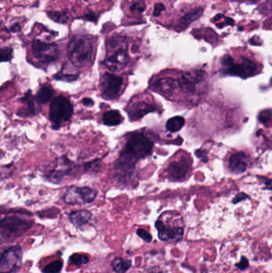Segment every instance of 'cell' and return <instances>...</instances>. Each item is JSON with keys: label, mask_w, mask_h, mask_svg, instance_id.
Listing matches in <instances>:
<instances>
[{"label": "cell", "mask_w": 272, "mask_h": 273, "mask_svg": "<svg viewBox=\"0 0 272 273\" xmlns=\"http://www.w3.org/2000/svg\"><path fill=\"white\" fill-rule=\"evenodd\" d=\"M153 145L149 138L141 134L132 135L128 140L119 159L115 164L116 175L125 179L133 174L136 162L150 155Z\"/></svg>", "instance_id": "obj_1"}, {"label": "cell", "mask_w": 272, "mask_h": 273, "mask_svg": "<svg viewBox=\"0 0 272 273\" xmlns=\"http://www.w3.org/2000/svg\"><path fill=\"white\" fill-rule=\"evenodd\" d=\"M68 57L74 66H86L92 61L93 43L89 36H76L70 40L67 46Z\"/></svg>", "instance_id": "obj_2"}, {"label": "cell", "mask_w": 272, "mask_h": 273, "mask_svg": "<svg viewBox=\"0 0 272 273\" xmlns=\"http://www.w3.org/2000/svg\"><path fill=\"white\" fill-rule=\"evenodd\" d=\"M32 222L24 218L10 216L0 220V234L6 238H17L27 231Z\"/></svg>", "instance_id": "obj_3"}, {"label": "cell", "mask_w": 272, "mask_h": 273, "mask_svg": "<svg viewBox=\"0 0 272 273\" xmlns=\"http://www.w3.org/2000/svg\"><path fill=\"white\" fill-rule=\"evenodd\" d=\"M222 63L226 74L239 76L243 78L254 75L257 71V65L249 58H242L241 62L234 63L233 58L227 55L223 58Z\"/></svg>", "instance_id": "obj_4"}, {"label": "cell", "mask_w": 272, "mask_h": 273, "mask_svg": "<svg viewBox=\"0 0 272 273\" xmlns=\"http://www.w3.org/2000/svg\"><path fill=\"white\" fill-rule=\"evenodd\" d=\"M74 108L67 98L59 96L52 101L50 106V119L53 123L60 125L73 115Z\"/></svg>", "instance_id": "obj_5"}, {"label": "cell", "mask_w": 272, "mask_h": 273, "mask_svg": "<svg viewBox=\"0 0 272 273\" xmlns=\"http://www.w3.org/2000/svg\"><path fill=\"white\" fill-rule=\"evenodd\" d=\"M34 58L42 63H50L58 59L59 50L56 44L47 43L40 40H34L31 44Z\"/></svg>", "instance_id": "obj_6"}, {"label": "cell", "mask_w": 272, "mask_h": 273, "mask_svg": "<svg viewBox=\"0 0 272 273\" xmlns=\"http://www.w3.org/2000/svg\"><path fill=\"white\" fill-rule=\"evenodd\" d=\"M97 196V192L89 187L68 188L64 194V201L69 205H81L93 202Z\"/></svg>", "instance_id": "obj_7"}, {"label": "cell", "mask_w": 272, "mask_h": 273, "mask_svg": "<svg viewBox=\"0 0 272 273\" xmlns=\"http://www.w3.org/2000/svg\"><path fill=\"white\" fill-rule=\"evenodd\" d=\"M22 258V248H10L0 256V273H11L19 267Z\"/></svg>", "instance_id": "obj_8"}, {"label": "cell", "mask_w": 272, "mask_h": 273, "mask_svg": "<svg viewBox=\"0 0 272 273\" xmlns=\"http://www.w3.org/2000/svg\"><path fill=\"white\" fill-rule=\"evenodd\" d=\"M123 83V78L106 73L101 80V95L105 99L117 98L121 93Z\"/></svg>", "instance_id": "obj_9"}, {"label": "cell", "mask_w": 272, "mask_h": 273, "mask_svg": "<svg viewBox=\"0 0 272 273\" xmlns=\"http://www.w3.org/2000/svg\"><path fill=\"white\" fill-rule=\"evenodd\" d=\"M127 44L124 43L117 50L107 56L104 60L103 65L108 70L112 72H118L123 70L129 62Z\"/></svg>", "instance_id": "obj_10"}, {"label": "cell", "mask_w": 272, "mask_h": 273, "mask_svg": "<svg viewBox=\"0 0 272 273\" xmlns=\"http://www.w3.org/2000/svg\"><path fill=\"white\" fill-rule=\"evenodd\" d=\"M205 79V72L202 70H194L183 74L178 80L179 89L188 94H193L197 90V86Z\"/></svg>", "instance_id": "obj_11"}, {"label": "cell", "mask_w": 272, "mask_h": 273, "mask_svg": "<svg viewBox=\"0 0 272 273\" xmlns=\"http://www.w3.org/2000/svg\"><path fill=\"white\" fill-rule=\"evenodd\" d=\"M155 226L158 230V238L162 242H178L182 239L184 235V229L182 227H169L165 226L161 221H157Z\"/></svg>", "instance_id": "obj_12"}, {"label": "cell", "mask_w": 272, "mask_h": 273, "mask_svg": "<svg viewBox=\"0 0 272 273\" xmlns=\"http://www.w3.org/2000/svg\"><path fill=\"white\" fill-rule=\"evenodd\" d=\"M151 87L153 90L158 92L160 94L170 97L179 89V82L178 80L174 78H161L153 82Z\"/></svg>", "instance_id": "obj_13"}, {"label": "cell", "mask_w": 272, "mask_h": 273, "mask_svg": "<svg viewBox=\"0 0 272 273\" xmlns=\"http://www.w3.org/2000/svg\"><path fill=\"white\" fill-rule=\"evenodd\" d=\"M189 171V162L185 158H181L171 162L168 167V174L172 180L180 181L185 178Z\"/></svg>", "instance_id": "obj_14"}, {"label": "cell", "mask_w": 272, "mask_h": 273, "mask_svg": "<svg viewBox=\"0 0 272 273\" xmlns=\"http://www.w3.org/2000/svg\"><path fill=\"white\" fill-rule=\"evenodd\" d=\"M157 110V108L153 104L148 103L145 101H140V102L133 103V105H130L127 109L128 114L129 118L133 121L141 119L143 118L144 116L155 112Z\"/></svg>", "instance_id": "obj_15"}, {"label": "cell", "mask_w": 272, "mask_h": 273, "mask_svg": "<svg viewBox=\"0 0 272 273\" xmlns=\"http://www.w3.org/2000/svg\"><path fill=\"white\" fill-rule=\"evenodd\" d=\"M73 165L74 164L70 162L66 157H62L59 163L61 170L56 168L55 170H53L50 175L48 176V180L53 183H60L65 178V176L70 175L71 174L72 170H74Z\"/></svg>", "instance_id": "obj_16"}, {"label": "cell", "mask_w": 272, "mask_h": 273, "mask_svg": "<svg viewBox=\"0 0 272 273\" xmlns=\"http://www.w3.org/2000/svg\"><path fill=\"white\" fill-rule=\"evenodd\" d=\"M248 166H249L248 157L243 152L236 153L229 158V168L233 174H241L245 173Z\"/></svg>", "instance_id": "obj_17"}, {"label": "cell", "mask_w": 272, "mask_h": 273, "mask_svg": "<svg viewBox=\"0 0 272 273\" xmlns=\"http://www.w3.org/2000/svg\"><path fill=\"white\" fill-rule=\"evenodd\" d=\"M70 221L72 224L77 227L81 228L90 222L92 218V214L87 210H78V211L72 212L69 216Z\"/></svg>", "instance_id": "obj_18"}, {"label": "cell", "mask_w": 272, "mask_h": 273, "mask_svg": "<svg viewBox=\"0 0 272 273\" xmlns=\"http://www.w3.org/2000/svg\"><path fill=\"white\" fill-rule=\"evenodd\" d=\"M123 118L118 110H109L104 114L103 122L106 126H117L121 124Z\"/></svg>", "instance_id": "obj_19"}, {"label": "cell", "mask_w": 272, "mask_h": 273, "mask_svg": "<svg viewBox=\"0 0 272 273\" xmlns=\"http://www.w3.org/2000/svg\"><path fill=\"white\" fill-rule=\"evenodd\" d=\"M30 92L29 91L28 93H26L23 98L21 99L22 102L26 104V107L24 108L23 110H22V111H20L19 113H18V115L26 117V116L34 115L37 113L35 106H34V99L32 98L31 94H30Z\"/></svg>", "instance_id": "obj_20"}, {"label": "cell", "mask_w": 272, "mask_h": 273, "mask_svg": "<svg viewBox=\"0 0 272 273\" xmlns=\"http://www.w3.org/2000/svg\"><path fill=\"white\" fill-rule=\"evenodd\" d=\"M54 95V90L50 86H43L40 88L36 94V101L39 104H46L50 102Z\"/></svg>", "instance_id": "obj_21"}, {"label": "cell", "mask_w": 272, "mask_h": 273, "mask_svg": "<svg viewBox=\"0 0 272 273\" xmlns=\"http://www.w3.org/2000/svg\"><path fill=\"white\" fill-rule=\"evenodd\" d=\"M132 262L121 258H115L112 262V269L117 273H125L131 268Z\"/></svg>", "instance_id": "obj_22"}, {"label": "cell", "mask_w": 272, "mask_h": 273, "mask_svg": "<svg viewBox=\"0 0 272 273\" xmlns=\"http://www.w3.org/2000/svg\"><path fill=\"white\" fill-rule=\"evenodd\" d=\"M185 118H182L181 116H177L173 117L168 120L166 123V129L171 133H176L182 129L183 126L185 125Z\"/></svg>", "instance_id": "obj_23"}, {"label": "cell", "mask_w": 272, "mask_h": 273, "mask_svg": "<svg viewBox=\"0 0 272 273\" xmlns=\"http://www.w3.org/2000/svg\"><path fill=\"white\" fill-rule=\"evenodd\" d=\"M202 12L203 10L201 8H197V9L193 10V11L189 12L180 20V22H181L180 25H181L183 26V29H184L187 26H189L191 22H193V21L197 19L201 15Z\"/></svg>", "instance_id": "obj_24"}, {"label": "cell", "mask_w": 272, "mask_h": 273, "mask_svg": "<svg viewBox=\"0 0 272 273\" xmlns=\"http://www.w3.org/2000/svg\"><path fill=\"white\" fill-rule=\"evenodd\" d=\"M47 15L58 23H66L69 20V14L66 12L49 11Z\"/></svg>", "instance_id": "obj_25"}, {"label": "cell", "mask_w": 272, "mask_h": 273, "mask_svg": "<svg viewBox=\"0 0 272 273\" xmlns=\"http://www.w3.org/2000/svg\"><path fill=\"white\" fill-rule=\"evenodd\" d=\"M63 263L61 261H55L45 266L42 270L43 273H58L62 270Z\"/></svg>", "instance_id": "obj_26"}, {"label": "cell", "mask_w": 272, "mask_h": 273, "mask_svg": "<svg viewBox=\"0 0 272 273\" xmlns=\"http://www.w3.org/2000/svg\"><path fill=\"white\" fill-rule=\"evenodd\" d=\"M70 261L76 266L80 267V266L89 263L90 259L87 256L84 255V254H74L70 257Z\"/></svg>", "instance_id": "obj_27"}, {"label": "cell", "mask_w": 272, "mask_h": 273, "mask_svg": "<svg viewBox=\"0 0 272 273\" xmlns=\"http://www.w3.org/2000/svg\"><path fill=\"white\" fill-rule=\"evenodd\" d=\"M101 168V161L99 159L93 160L92 162H88L85 165L86 171L89 173H97Z\"/></svg>", "instance_id": "obj_28"}, {"label": "cell", "mask_w": 272, "mask_h": 273, "mask_svg": "<svg viewBox=\"0 0 272 273\" xmlns=\"http://www.w3.org/2000/svg\"><path fill=\"white\" fill-rule=\"evenodd\" d=\"M12 58V50L9 47H0V62H9Z\"/></svg>", "instance_id": "obj_29"}, {"label": "cell", "mask_w": 272, "mask_h": 273, "mask_svg": "<svg viewBox=\"0 0 272 273\" xmlns=\"http://www.w3.org/2000/svg\"><path fill=\"white\" fill-rule=\"evenodd\" d=\"M54 78L56 80H62V81H66V82H73L75 81L78 78V74H63V73H58L54 76Z\"/></svg>", "instance_id": "obj_30"}, {"label": "cell", "mask_w": 272, "mask_h": 273, "mask_svg": "<svg viewBox=\"0 0 272 273\" xmlns=\"http://www.w3.org/2000/svg\"><path fill=\"white\" fill-rule=\"evenodd\" d=\"M137 234L139 236L141 239L144 240L145 242H148V243L151 242L152 239H153L152 236L146 230H143V229L137 230Z\"/></svg>", "instance_id": "obj_31"}, {"label": "cell", "mask_w": 272, "mask_h": 273, "mask_svg": "<svg viewBox=\"0 0 272 273\" xmlns=\"http://www.w3.org/2000/svg\"><path fill=\"white\" fill-rule=\"evenodd\" d=\"M259 119L264 123H268L271 120V111H264L259 115Z\"/></svg>", "instance_id": "obj_32"}, {"label": "cell", "mask_w": 272, "mask_h": 273, "mask_svg": "<svg viewBox=\"0 0 272 273\" xmlns=\"http://www.w3.org/2000/svg\"><path fill=\"white\" fill-rule=\"evenodd\" d=\"M236 266H237V267L241 270H245L249 266V260L247 259V258H245V257H242L240 263L237 264Z\"/></svg>", "instance_id": "obj_33"}, {"label": "cell", "mask_w": 272, "mask_h": 273, "mask_svg": "<svg viewBox=\"0 0 272 273\" xmlns=\"http://www.w3.org/2000/svg\"><path fill=\"white\" fill-rule=\"evenodd\" d=\"M249 198V196H247L245 194H239L238 195H237V197L234 198L233 200V203L237 204L238 202H242V201H245V200L248 199Z\"/></svg>", "instance_id": "obj_34"}, {"label": "cell", "mask_w": 272, "mask_h": 273, "mask_svg": "<svg viewBox=\"0 0 272 273\" xmlns=\"http://www.w3.org/2000/svg\"><path fill=\"white\" fill-rule=\"evenodd\" d=\"M82 103H83L84 105H85V106H93V100L91 99V98H83V99H82Z\"/></svg>", "instance_id": "obj_35"}, {"label": "cell", "mask_w": 272, "mask_h": 273, "mask_svg": "<svg viewBox=\"0 0 272 273\" xmlns=\"http://www.w3.org/2000/svg\"><path fill=\"white\" fill-rule=\"evenodd\" d=\"M20 30H21V26L18 23H15L10 27V31L11 32H18Z\"/></svg>", "instance_id": "obj_36"}, {"label": "cell", "mask_w": 272, "mask_h": 273, "mask_svg": "<svg viewBox=\"0 0 272 273\" xmlns=\"http://www.w3.org/2000/svg\"><path fill=\"white\" fill-rule=\"evenodd\" d=\"M236 1H237V0H236Z\"/></svg>", "instance_id": "obj_37"}]
</instances>
